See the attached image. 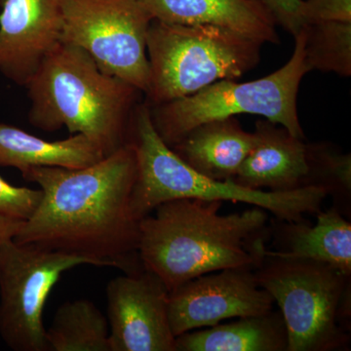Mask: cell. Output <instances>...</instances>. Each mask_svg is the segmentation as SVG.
<instances>
[{"mask_svg":"<svg viewBox=\"0 0 351 351\" xmlns=\"http://www.w3.org/2000/svg\"><path fill=\"white\" fill-rule=\"evenodd\" d=\"M22 176L38 184L43 197L16 242L80 256L125 274L144 269L138 252L140 221L131 210L137 177L131 143L87 167H34Z\"/></svg>","mask_w":351,"mask_h":351,"instance_id":"1","label":"cell"},{"mask_svg":"<svg viewBox=\"0 0 351 351\" xmlns=\"http://www.w3.org/2000/svg\"><path fill=\"white\" fill-rule=\"evenodd\" d=\"M223 201L181 198L158 205L140 221L138 256L169 292L210 272L255 270L271 237L269 212L256 207L219 214Z\"/></svg>","mask_w":351,"mask_h":351,"instance_id":"2","label":"cell"},{"mask_svg":"<svg viewBox=\"0 0 351 351\" xmlns=\"http://www.w3.org/2000/svg\"><path fill=\"white\" fill-rule=\"evenodd\" d=\"M31 101L27 119L36 129L66 127L98 145L105 156L125 145L131 121L144 95L103 73L84 50L60 43L25 84Z\"/></svg>","mask_w":351,"mask_h":351,"instance_id":"3","label":"cell"},{"mask_svg":"<svg viewBox=\"0 0 351 351\" xmlns=\"http://www.w3.org/2000/svg\"><path fill=\"white\" fill-rule=\"evenodd\" d=\"M137 157V177L131 195V210L141 221L167 201L193 198L230 201L263 208L278 221H299L304 215H317L328 197L315 186L295 191H265L239 186L233 181H217L186 165L159 137L151 110L141 101L132 117L129 142Z\"/></svg>","mask_w":351,"mask_h":351,"instance_id":"4","label":"cell"},{"mask_svg":"<svg viewBox=\"0 0 351 351\" xmlns=\"http://www.w3.org/2000/svg\"><path fill=\"white\" fill-rule=\"evenodd\" d=\"M255 271L282 314L287 351L346 350L350 343L351 276L326 263L267 249Z\"/></svg>","mask_w":351,"mask_h":351,"instance_id":"5","label":"cell"},{"mask_svg":"<svg viewBox=\"0 0 351 351\" xmlns=\"http://www.w3.org/2000/svg\"><path fill=\"white\" fill-rule=\"evenodd\" d=\"M263 43L213 25L171 24L154 19L147 32L149 84L145 103L162 105L255 68Z\"/></svg>","mask_w":351,"mask_h":351,"instance_id":"6","label":"cell"},{"mask_svg":"<svg viewBox=\"0 0 351 351\" xmlns=\"http://www.w3.org/2000/svg\"><path fill=\"white\" fill-rule=\"evenodd\" d=\"M304 34L295 36L290 60L271 75L248 82L219 80L189 96L149 107L159 137L169 147L195 127L239 114L262 117L304 138L297 110V97L308 73L304 57Z\"/></svg>","mask_w":351,"mask_h":351,"instance_id":"7","label":"cell"},{"mask_svg":"<svg viewBox=\"0 0 351 351\" xmlns=\"http://www.w3.org/2000/svg\"><path fill=\"white\" fill-rule=\"evenodd\" d=\"M152 20L142 0H64L61 43L84 50L103 73L145 94Z\"/></svg>","mask_w":351,"mask_h":351,"instance_id":"8","label":"cell"},{"mask_svg":"<svg viewBox=\"0 0 351 351\" xmlns=\"http://www.w3.org/2000/svg\"><path fill=\"white\" fill-rule=\"evenodd\" d=\"M89 258L9 239L0 247V336L15 351H48L43 311L64 272Z\"/></svg>","mask_w":351,"mask_h":351,"instance_id":"9","label":"cell"},{"mask_svg":"<svg viewBox=\"0 0 351 351\" xmlns=\"http://www.w3.org/2000/svg\"><path fill=\"white\" fill-rule=\"evenodd\" d=\"M271 295L258 285L250 267L210 272L171 291L169 319L175 337L230 318L260 315L272 311Z\"/></svg>","mask_w":351,"mask_h":351,"instance_id":"10","label":"cell"},{"mask_svg":"<svg viewBox=\"0 0 351 351\" xmlns=\"http://www.w3.org/2000/svg\"><path fill=\"white\" fill-rule=\"evenodd\" d=\"M170 292L154 272L125 274L108 284L112 351H176L169 319Z\"/></svg>","mask_w":351,"mask_h":351,"instance_id":"11","label":"cell"},{"mask_svg":"<svg viewBox=\"0 0 351 351\" xmlns=\"http://www.w3.org/2000/svg\"><path fill=\"white\" fill-rule=\"evenodd\" d=\"M64 0H0V73L25 86L61 43Z\"/></svg>","mask_w":351,"mask_h":351,"instance_id":"12","label":"cell"},{"mask_svg":"<svg viewBox=\"0 0 351 351\" xmlns=\"http://www.w3.org/2000/svg\"><path fill=\"white\" fill-rule=\"evenodd\" d=\"M253 145L233 182L252 189L295 191L306 186V143L280 124L256 121Z\"/></svg>","mask_w":351,"mask_h":351,"instance_id":"13","label":"cell"},{"mask_svg":"<svg viewBox=\"0 0 351 351\" xmlns=\"http://www.w3.org/2000/svg\"><path fill=\"white\" fill-rule=\"evenodd\" d=\"M154 19L181 25H213L263 43H280L276 24L258 0H142Z\"/></svg>","mask_w":351,"mask_h":351,"instance_id":"14","label":"cell"},{"mask_svg":"<svg viewBox=\"0 0 351 351\" xmlns=\"http://www.w3.org/2000/svg\"><path fill=\"white\" fill-rule=\"evenodd\" d=\"M271 221L276 253L326 263L351 276V223L338 209L319 212L314 226L306 219Z\"/></svg>","mask_w":351,"mask_h":351,"instance_id":"15","label":"cell"},{"mask_svg":"<svg viewBox=\"0 0 351 351\" xmlns=\"http://www.w3.org/2000/svg\"><path fill=\"white\" fill-rule=\"evenodd\" d=\"M237 117L195 127L171 149L186 165L217 181H233L253 145Z\"/></svg>","mask_w":351,"mask_h":351,"instance_id":"16","label":"cell"},{"mask_svg":"<svg viewBox=\"0 0 351 351\" xmlns=\"http://www.w3.org/2000/svg\"><path fill=\"white\" fill-rule=\"evenodd\" d=\"M104 157L100 147L82 134L50 142L0 123V167L15 168L21 173L34 167L80 169Z\"/></svg>","mask_w":351,"mask_h":351,"instance_id":"17","label":"cell"},{"mask_svg":"<svg viewBox=\"0 0 351 351\" xmlns=\"http://www.w3.org/2000/svg\"><path fill=\"white\" fill-rule=\"evenodd\" d=\"M175 346L176 351H287V327L280 311H271L184 332Z\"/></svg>","mask_w":351,"mask_h":351,"instance_id":"18","label":"cell"},{"mask_svg":"<svg viewBox=\"0 0 351 351\" xmlns=\"http://www.w3.org/2000/svg\"><path fill=\"white\" fill-rule=\"evenodd\" d=\"M46 341L48 351H112L108 317L89 300L62 304Z\"/></svg>","mask_w":351,"mask_h":351,"instance_id":"19","label":"cell"},{"mask_svg":"<svg viewBox=\"0 0 351 351\" xmlns=\"http://www.w3.org/2000/svg\"><path fill=\"white\" fill-rule=\"evenodd\" d=\"M306 186H315L334 200L332 207L351 215V156L327 142L307 143Z\"/></svg>","mask_w":351,"mask_h":351,"instance_id":"20","label":"cell"},{"mask_svg":"<svg viewBox=\"0 0 351 351\" xmlns=\"http://www.w3.org/2000/svg\"><path fill=\"white\" fill-rule=\"evenodd\" d=\"M304 57L313 71L351 75V23L319 22L304 25Z\"/></svg>","mask_w":351,"mask_h":351,"instance_id":"21","label":"cell"},{"mask_svg":"<svg viewBox=\"0 0 351 351\" xmlns=\"http://www.w3.org/2000/svg\"><path fill=\"white\" fill-rule=\"evenodd\" d=\"M41 197L40 189L13 186L0 176V217L25 221L36 211Z\"/></svg>","mask_w":351,"mask_h":351,"instance_id":"22","label":"cell"},{"mask_svg":"<svg viewBox=\"0 0 351 351\" xmlns=\"http://www.w3.org/2000/svg\"><path fill=\"white\" fill-rule=\"evenodd\" d=\"M304 25L319 22L351 23V0H304Z\"/></svg>","mask_w":351,"mask_h":351,"instance_id":"23","label":"cell"},{"mask_svg":"<svg viewBox=\"0 0 351 351\" xmlns=\"http://www.w3.org/2000/svg\"><path fill=\"white\" fill-rule=\"evenodd\" d=\"M274 20L293 36L304 27L302 18L304 0H258Z\"/></svg>","mask_w":351,"mask_h":351,"instance_id":"24","label":"cell"},{"mask_svg":"<svg viewBox=\"0 0 351 351\" xmlns=\"http://www.w3.org/2000/svg\"><path fill=\"white\" fill-rule=\"evenodd\" d=\"M24 221H13L0 217V247L7 240L12 239L17 234Z\"/></svg>","mask_w":351,"mask_h":351,"instance_id":"25","label":"cell"}]
</instances>
